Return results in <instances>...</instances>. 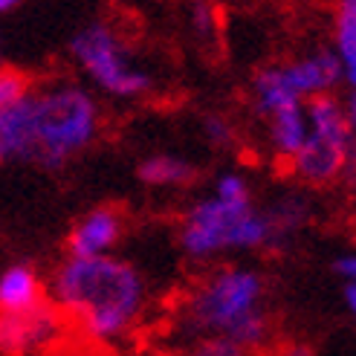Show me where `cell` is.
Listing matches in <instances>:
<instances>
[{
    "instance_id": "14",
    "label": "cell",
    "mask_w": 356,
    "mask_h": 356,
    "mask_svg": "<svg viewBox=\"0 0 356 356\" xmlns=\"http://www.w3.org/2000/svg\"><path fill=\"white\" fill-rule=\"evenodd\" d=\"M301 96H296L287 81H284L281 67H270V70H261L255 76V102H258V111L264 116H273L275 111L287 108V104H296Z\"/></svg>"
},
{
    "instance_id": "22",
    "label": "cell",
    "mask_w": 356,
    "mask_h": 356,
    "mask_svg": "<svg viewBox=\"0 0 356 356\" xmlns=\"http://www.w3.org/2000/svg\"><path fill=\"white\" fill-rule=\"evenodd\" d=\"M191 21H194V26H197V32H211V26H215V15H211V6L206 3V0H197V3H194Z\"/></svg>"
},
{
    "instance_id": "6",
    "label": "cell",
    "mask_w": 356,
    "mask_h": 356,
    "mask_svg": "<svg viewBox=\"0 0 356 356\" xmlns=\"http://www.w3.org/2000/svg\"><path fill=\"white\" fill-rule=\"evenodd\" d=\"M64 313L44 298L32 310H0V356H35L61 336Z\"/></svg>"
},
{
    "instance_id": "25",
    "label": "cell",
    "mask_w": 356,
    "mask_h": 356,
    "mask_svg": "<svg viewBox=\"0 0 356 356\" xmlns=\"http://www.w3.org/2000/svg\"><path fill=\"white\" fill-rule=\"evenodd\" d=\"M281 356H313V350L305 348V345H290V348H284Z\"/></svg>"
},
{
    "instance_id": "21",
    "label": "cell",
    "mask_w": 356,
    "mask_h": 356,
    "mask_svg": "<svg viewBox=\"0 0 356 356\" xmlns=\"http://www.w3.org/2000/svg\"><path fill=\"white\" fill-rule=\"evenodd\" d=\"M345 119H348V165L356 168V93L348 102Z\"/></svg>"
},
{
    "instance_id": "8",
    "label": "cell",
    "mask_w": 356,
    "mask_h": 356,
    "mask_svg": "<svg viewBox=\"0 0 356 356\" xmlns=\"http://www.w3.org/2000/svg\"><path fill=\"white\" fill-rule=\"evenodd\" d=\"M345 165H348V151L316 134H307L305 145L293 156V171L313 186H325L336 180Z\"/></svg>"
},
{
    "instance_id": "5",
    "label": "cell",
    "mask_w": 356,
    "mask_h": 356,
    "mask_svg": "<svg viewBox=\"0 0 356 356\" xmlns=\"http://www.w3.org/2000/svg\"><path fill=\"white\" fill-rule=\"evenodd\" d=\"M70 47H73L76 61L113 96H139L151 87L148 73L131 64V56L124 52L119 35L104 24L84 26Z\"/></svg>"
},
{
    "instance_id": "24",
    "label": "cell",
    "mask_w": 356,
    "mask_h": 356,
    "mask_svg": "<svg viewBox=\"0 0 356 356\" xmlns=\"http://www.w3.org/2000/svg\"><path fill=\"white\" fill-rule=\"evenodd\" d=\"M345 301H348L350 313L356 316V281H348V287H345Z\"/></svg>"
},
{
    "instance_id": "20",
    "label": "cell",
    "mask_w": 356,
    "mask_h": 356,
    "mask_svg": "<svg viewBox=\"0 0 356 356\" xmlns=\"http://www.w3.org/2000/svg\"><path fill=\"white\" fill-rule=\"evenodd\" d=\"M215 194H218V197H223V200H249V188H246V183L241 180L238 174L220 177Z\"/></svg>"
},
{
    "instance_id": "15",
    "label": "cell",
    "mask_w": 356,
    "mask_h": 356,
    "mask_svg": "<svg viewBox=\"0 0 356 356\" xmlns=\"http://www.w3.org/2000/svg\"><path fill=\"white\" fill-rule=\"evenodd\" d=\"M336 44H339L342 73L356 87V0H342L336 15Z\"/></svg>"
},
{
    "instance_id": "1",
    "label": "cell",
    "mask_w": 356,
    "mask_h": 356,
    "mask_svg": "<svg viewBox=\"0 0 356 356\" xmlns=\"http://www.w3.org/2000/svg\"><path fill=\"white\" fill-rule=\"evenodd\" d=\"M49 298L64 318L96 342L122 339L145 310V281L113 255H67L49 281Z\"/></svg>"
},
{
    "instance_id": "2",
    "label": "cell",
    "mask_w": 356,
    "mask_h": 356,
    "mask_svg": "<svg viewBox=\"0 0 356 356\" xmlns=\"http://www.w3.org/2000/svg\"><path fill=\"white\" fill-rule=\"evenodd\" d=\"M183 327L200 339H226L255 350L270 336L264 313V278L243 266H223L206 275L183 305Z\"/></svg>"
},
{
    "instance_id": "13",
    "label": "cell",
    "mask_w": 356,
    "mask_h": 356,
    "mask_svg": "<svg viewBox=\"0 0 356 356\" xmlns=\"http://www.w3.org/2000/svg\"><path fill=\"white\" fill-rule=\"evenodd\" d=\"M136 177L145 186H191L197 180V171H194L191 163L180 156H171V154H156L142 159Z\"/></svg>"
},
{
    "instance_id": "23",
    "label": "cell",
    "mask_w": 356,
    "mask_h": 356,
    "mask_svg": "<svg viewBox=\"0 0 356 356\" xmlns=\"http://www.w3.org/2000/svg\"><path fill=\"white\" fill-rule=\"evenodd\" d=\"M336 273L345 275L348 281H356V255H348V258L336 261Z\"/></svg>"
},
{
    "instance_id": "4",
    "label": "cell",
    "mask_w": 356,
    "mask_h": 356,
    "mask_svg": "<svg viewBox=\"0 0 356 356\" xmlns=\"http://www.w3.org/2000/svg\"><path fill=\"white\" fill-rule=\"evenodd\" d=\"M273 243V226L249 200L209 197L188 209L180 226V246L188 258H211L229 249H258Z\"/></svg>"
},
{
    "instance_id": "3",
    "label": "cell",
    "mask_w": 356,
    "mask_h": 356,
    "mask_svg": "<svg viewBox=\"0 0 356 356\" xmlns=\"http://www.w3.org/2000/svg\"><path fill=\"white\" fill-rule=\"evenodd\" d=\"M99 108L81 87H56L26 96V142L24 163L38 168H61L93 142Z\"/></svg>"
},
{
    "instance_id": "26",
    "label": "cell",
    "mask_w": 356,
    "mask_h": 356,
    "mask_svg": "<svg viewBox=\"0 0 356 356\" xmlns=\"http://www.w3.org/2000/svg\"><path fill=\"white\" fill-rule=\"evenodd\" d=\"M21 0H0V12H9V9H15Z\"/></svg>"
},
{
    "instance_id": "11",
    "label": "cell",
    "mask_w": 356,
    "mask_h": 356,
    "mask_svg": "<svg viewBox=\"0 0 356 356\" xmlns=\"http://www.w3.org/2000/svg\"><path fill=\"white\" fill-rule=\"evenodd\" d=\"M307 119H310V134L322 136L333 145L348 151V119L342 104L327 93H316L307 102Z\"/></svg>"
},
{
    "instance_id": "17",
    "label": "cell",
    "mask_w": 356,
    "mask_h": 356,
    "mask_svg": "<svg viewBox=\"0 0 356 356\" xmlns=\"http://www.w3.org/2000/svg\"><path fill=\"white\" fill-rule=\"evenodd\" d=\"M29 93V76L21 73L15 67H3L0 70V111L15 104L17 99H24Z\"/></svg>"
},
{
    "instance_id": "7",
    "label": "cell",
    "mask_w": 356,
    "mask_h": 356,
    "mask_svg": "<svg viewBox=\"0 0 356 356\" xmlns=\"http://www.w3.org/2000/svg\"><path fill=\"white\" fill-rule=\"evenodd\" d=\"M122 238V215L111 206L93 209L84 215L67 235V255L90 258V255H108Z\"/></svg>"
},
{
    "instance_id": "9",
    "label": "cell",
    "mask_w": 356,
    "mask_h": 356,
    "mask_svg": "<svg viewBox=\"0 0 356 356\" xmlns=\"http://www.w3.org/2000/svg\"><path fill=\"white\" fill-rule=\"evenodd\" d=\"M284 81L296 96H316V93H327L330 87L339 81L342 76V61L336 52H316L310 58L293 61L287 67H281Z\"/></svg>"
},
{
    "instance_id": "16",
    "label": "cell",
    "mask_w": 356,
    "mask_h": 356,
    "mask_svg": "<svg viewBox=\"0 0 356 356\" xmlns=\"http://www.w3.org/2000/svg\"><path fill=\"white\" fill-rule=\"evenodd\" d=\"M305 218H307L305 200L284 197L281 203H275L270 211H266V220H270V226H273V243H278V241H284L287 235H293L296 229L305 223Z\"/></svg>"
},
{
    "instance_id": "10",
    "label": "cell",
    "mask_w": 356,
    "mask_h": 356,
    "mask_svg": "<svg viewBox=\"0 0 356 356\" xmlns=\"http://www.w3.org/2000/svg\"><path fill=\"white\" fill-rule=\"evenodd\" d=\"M44 298V281L32 264H12L0 273V310H32Z\"/></svg>"
},
{
    "instance_id": "12",
    "label": "cell",
    "mask_w": 356,
    "mask_h": 356,
    "mask_svg": "<svg viewBox=\"0 0 356 356\" xmlns=\"http://www.w3.org/2000/svg\"><path fill=\"white\" fill-rule=\"evenodd\" d=\"M270 134H273L275 151L281 156L293 159L296 151L307 139V119H305V111H301V102L287 104V108H281L270 116Z\"/></svg>"
},
{
    "instance_id": "18",
    "label": "cell",
    "mask_w": 356,
    "mask_h": 356,
    "mask_svg": "<svg viewBox=\"0 0 356 356\" xmlns=\"http://www.w3.org/2000/svg\"><path fill=\"white\" fill-rule=\"evenodd\" d=\"M186 356H246V350L226 339H200L194 348H188Z\"/></svg>"
},
{
    "instance_id": "19",
    "label": "cell",
    "mask_w": 356,
    "mask_h": 356,
    "mask_svg": "<svg viewBox=\"0 0 356 356\" xmlns=\"http://www.w3.org/2000/svg\"><path fill=\"white\" fill-rule=\"evenodd\" d=\"M203 131H206V139L211 142V145H218V148H226L229 142H232V128H229V122L223 116H206L203 119Z\"/></svg>"
}]
</instances>
